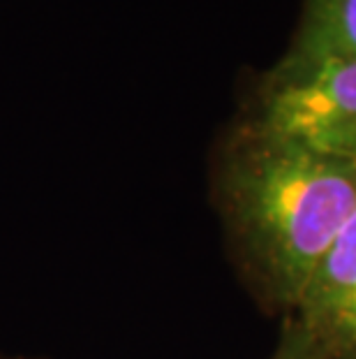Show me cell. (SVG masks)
Instances as JSON below:
<instances>
[{"mask_svg":"<svg viewBox=\"0 0 356 359\" xmlns=\"http://www.w3.org/2000/svg\"><path fill=\"white\" fill-rule=\"evenodd\" d=\"M208 188L243 287L266 313L292 316L356 211V165L292 147L234 116L211 149Z\"/></svg>","mask_w":356,"mask_h":359,"instance_id":"1","label":"cell"},{"mask_svg":"<svg viewBox=\"0 0 356 359\" xmlns=\"http://www.w3.org/2000/svg\"><path fill=\"white\" fill-rule=\"evenodd\" d=\"M236 118L310 154L356 165V56H280L248 83Z\"/></svg>","mask_w":356,"mask_h":359,"instance_id":"2","label":"cell"},{"mask_svg":"<svg viewBox=\"0 0 356 359\" xmlns=\"http://www.w3.org/2000/svg\"><path fill=\"white\" fill-rule=\"evenodd\" d=\"M292 316L329 359H356V211L310 273Z\"/></svg>","mask_w":356,"mask_h":359,"instance_id":"3","label":"cell"},{"mask_svg":"<svg viewBox=\"0 0 356 359\" xmlns=\"http://www.w3.org/2000/svg\"><path fill=\"white\" fill-rule=\"evenodd\" d=\"M290 58L356 56V0H301Z\"/></svg>","mask_w":356,"mask_h":359,"instance_id":"4","label":"cell"},{"mask_svg":"<svg viewBox=\"0 0 356 359\" xmlns=\"http://www.w3.org/2000/svg\"><path fill=\"white\" fill-rule=\"evenodd\" d=\"M269 359H329L317 339L294 316L283 318L278 343Z\"/></svg>","mask_w":356,"mask_h":359,"instance_id":"5","label":"cell"},{"mask_svg":"<svg viewBox=\"0 0 356 359\" xmlns=\"http://www.w3.org/2000/svg\"><path fill=\"white\" fill-rule=\"evenodd\" d=\"M0 359H42V357H30V355H17V353H5V350H0Z\"/></svg>","mask_w":356,"mask_h":359,"instance_id":"6","label":"cell"}]
</instances>
